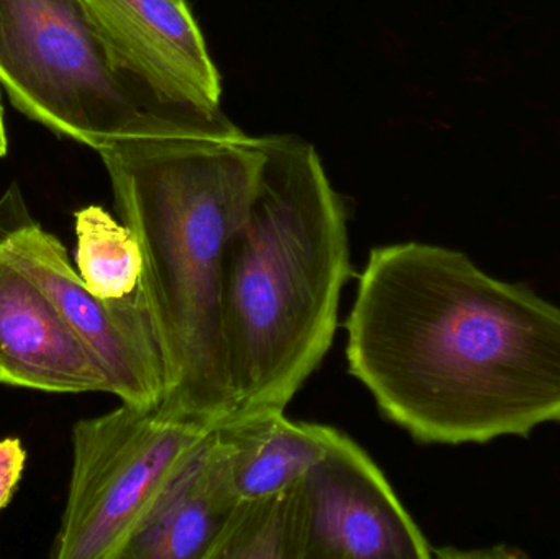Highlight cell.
Returning a JSON list of instances; mask_svg holds the SVG:
<instances>
[{"label": "cell", "mask_w": 560, "mask_h": 559, "mask_svg": "<svg viewBox=\"0 0 560 559\" xmlns=\"http://www.w3.org/2000/svg\"><path fill=\"white\" fill-rule=\"evenodd\" d=\"M209 559H296L293 486L279 494L242 499Z\"/></svg>", "instance_id": "4fadbf2b"}, {"label": "cell", "mask_w": 560, "mask_h": 559, "mask_svg": "<svg viewBox=\"0 0 560 559\" xmlns=\"http://www.w3.org/2000/svg\"><path fill=\"white\" fill-rule=\"evenodd\" d=\"M0 252L46 292L81 335L102 364L110 394L141 409L163 404V357L141 289L117 301L95 298L58 236L30 216L15 184L0 197Z\"/></svg>", "instance_id": "8992f818"}, {"label": "cell", "mask_w": 560, "mask_h": 559, "mask_svg": "<svg viewBox=\"0 0 560 559\" xmlns=\"http://www.w3.org/2000/svg\"><path fill=\"white\" fill-rule=\"evenodd\" d=\"M26 465V450L19 439L0 442V511L12 501Z\"/></svg>", "instance_id": "5bb4252c"}, {"label": "cell", "mask_w": 560, "mask_h": 559, "mask_svg": "<svg viewBox=\"0 0 560 559\" xmlns=\"http://www.w3.org/2000/svg\"><path fill=\"white\" fill-rule=\"evenodd\" d=\"M229 443L240 498L279 494L295 486L328 452L335 427L299 422L265 409L215 427Z\"/></svg>", "instance_id": "8fae6325"}, {"label": "cell", "mask_w": 560, "mask_h": 559, "mask_svg": "<svg viewBox=\"0 0 560 559\" xmlns=\"http://www.w3.org/2000/svg\"><path fill=\"white\" fill-rule=\"evenodd\" d=\"M248 219L223 258L222 324L235 410H285L322 366L352 275L348 210L312 143L262 137Z\"/></svg>", "instance_id": "3957f363"}, {"label": "cell", "mask_w": 560, "mask_h": 559, "mask_svg": "<svg viewBox=\"0 0 560 559\" xmlns=\"http://www.w3.org/2000/svg\"><path fill=\"white\" fill-rule=\"evenodd\" d=\"M296 559H430L433 548L372 456L332 429L293 486Z\"/></svg>", "instance_id": "52a82bcc"}, {"label": "cell", "mask_w": 560, "mask_h": 559, "mask_svg": "<svg viewBox=\"0 0 560 559\" xmlns=\"http://www.w3.org/2000/svg\"><path fill=\"white\" fill-rule=\"evenodd\" d=\"M0 384L48 394H110L102 364L81 335L2 252Z\"/></svg>", "instance_id": "9c48e42d"}, {"label": "cell", "mask_w": 560, "mask_h": 559, "mask_svg": "<svg viewBox=\"0 0 560 559\" xmlns=\"http://www.w3.org/2000/svg\"><path fill=\"white\" fill-rule=\"evenodd\" d=\"M0 88L23 115L95 151L144 107L81 0H0Z\"/></svg>", "instance_id": "5b68a950"}, {"label": "cell", "mask_w": 560, "mask_h": 559, "mask_svg": "<svg viewBox=\"0 0 560 559\" xmlns=\"http://www.w3.org/2000/svg\"><path fill=\"white\" fill-rule=\"evenodd\" d=\"M75 266L95 298L117 301L140 288L143 253L135 233L107 210L88 206L74 213Z\"/></svg>", "instance_id": "7c38bea8"}, {"label": "cell", "mask_w": 560, "mask_h": 559, "mask_svg": "<svg viewBox=\"0 0 560 559\" xmlns=\"http://www.w3.org/2000/svg\"><path fill=\"white\" fill-rule=\"evenodd\" d=\"M345 330L348 373L418 443L483 445L560 422V307L456 249H371Z\"/></svg>", "instance_id": "6da1fadb"}, {"label": "cell", "mask_w": 560, "mask_h": 559, "mask_svg": "<svg viewBox=\"0 0 560 559\" xmlns=\"http://www.w3.org/2000/svg\"><path fill=\"white\" fill-rule=\"evenodd\" d=\"M240 501L229 443L213 429L124 559H209Z\"/></svg>", "instance_id": "30bf717a"}, {"label": "cell", "mask_w": 560, "mask_h": 559, "mask_svg": "<svg viewBox=\"0 0 560 559\" xmlns=\"http://www.w3.org/2000/svg\"><path fill=\"white\" fill-rule=\"evenodd\" d=\"M213 429L121 404L72 429L55 559H124Z\"/></svg>", "instance_id": "277c9868"}, {"label": "cell", "mask_w": 560, "mask_h": 559, "mask_svg": "<svg viewBox=\"0 0 560 559\" xmlns=\"http://www.w3.org/2000/svg\"><path fill=\"white\" fill-rule=\"evenodd\" d=\"M9 150V140H7L5 121H3L2 101H0V158L5 156Z\"/></svg>", "instance_id": "9a60e30c"}, {"label": "cell", "mask_w": 560, "mask_h": 559, "mask_svg": "<svg viewBox=\"0 0 560 559\" xmlns=\"http://www.w3.org/2000/svg\"><path fill=\"white\" fill-rule=\"evenodd\" d=\"M97 153L115 209L143 253L140 289L166 376L158 410L215 429L235 410L223 258L258 190L262 137H249L222 110L144 105Z\"/></svg>", "instance_id": "7a4b0ae2"}, {"label": "cell", "mask_w": 560, "mask_h": 559, "mask_svg": "<svg viewBox=\"0 0 560 559\" xmlns=\"http://www.w3.org/2000/svg\"><path fill=\"white\" fill-rule=\"evenodd\" d=\"M143 105L220 110L222 78L187 0H81Z\"/></svg>", "instance_id": "ba28073f"}]
</instances>
